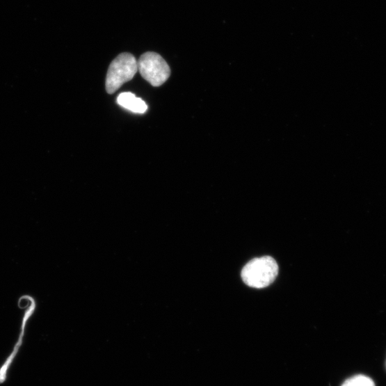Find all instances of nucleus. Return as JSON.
I'll return each instance as SVG.
<instances>
[{
  "label": "nucleus",
  "mask_w": 386,
  "mask_h": 386,
  "mask_svg": "<svg viewBox=\"0 0 386 386\" xmlns=\"http://www.w3.org/2000/svg\"><path fill=\"white\" fill-rule=\"evenodd\" d=\"M342 386H375V384L370 378L358 375L346 380Z\"/></svg>",
  "instance_id": "39448f33"
},
{
  "label": "nucleus",
  "mask_w": 386,
  "mask_h": 386,
  "mask_svg": "<svg viewBox=\"0 0 386 386\" xmlns=\"http://www.w3.org/2000/svg\"><path fill=\"white\" fill-rule=\"evenodd\" d=\"M138 71V61L131 54L124 53L119 55L111 64L106 82L108 94L112 95L122 85L133 80Z\"/></svg>",
  "instance_id": "f03ea898"
},
{
  "label": "nucleus",
  "mask_w": 386,
  "mask_h": 386,
  "mask_svg": "<svg viewBox=\"0 0 386 386\" xmlns=\"http://www.w3.org/2000/svg\"><path fill=\"white\" fill-rule=\"evenodd\" d=\"M141 76L153 87L163 86L169 79L171 70L166 61L159 54L147 51L138 61Z\"/></svg>",
  "instance_id": "7ed1b4c3"
},
{
  "label": "nucleus",
  "mask_w": 386,
  "mask_h": 386,
  "mask_svg": "<svg viewBox=\"0 0 386 386\" xmlns=\"http://www.w3.org/2000/svg\"><path fill=\"white\" fill-rule=\"evenodd\" d=\"M278 273V266L270 256L255 259L243 268L241 277L246 284L255 289H264L274 282Z\"/></svg>",
  "instance_id": "f257e3e1"
},
{
  "label": "nucleus",
  "mask_w": 386,
  "mask_h": 386,
  "mask_svg": "<svg viewBox=\"0 0 386 386\" xmlns=\"http://www.w3.org/2000/svg\"><path fill=\"white\" fill-rule=\"evenodd\" d=\"M118 103L122 108L136 113H145L147 110L146 103L131 93H123L118 97Z\"/></svg>",
  "instance_id": "20e7f679"
}]
</instances>
